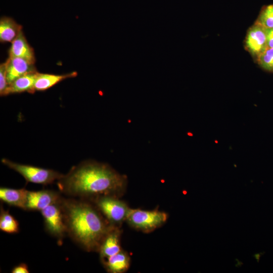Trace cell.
Here are the masks:
<instances>
[{
	"label": "cell",
	"instance_id": "6da1fadb",
	"mask_svg": "<svg viewBox=\"0 0 273 273\" xmlns=\"http://www.w3.org/2000/svg\"><path fill=\"white\" fill-rule=\"evenodd\" d=\"M126 177L106 164L86 161L73 167L57 180L59 190L75 197L112 196L122 190Z\"/></svg>",
	"mask_w": 273,
	"mask_h": 273
},
{
	"label": "cell",
	"instance_id": "7a4b0ae2",
	"mask_svg": "<svg viewBox=\"0 0 273 273\" xmlns=\"http://www.w3.org/2000/svg\"><path fill=\"white\" fill-rule=\"evenodd\" d=\"M60 203L67 234L84 250H99L111 225H108L99 212L87 202L62 198Z\"/></svg>",
	"mask_w": 273,
	"mask_h": 273
},
{
	"label": "cell",
	"instance_id": "3957f363",
	"mask_svg": "<svg viewBox=\"0 0 273 273\" xmlns=\"http://www.w3.org/2000/svg\"><path fill=\"white\" fill-rule=\"evenodd\" d=\"M2 162L20 174L28 182L43 185L51 184L60 179L63 174L55 170L22 164L3 158Z\"/></svg>",
	"mask_w": 273,
	"mask_h": 273
},
{
	"label": "cell",
	"instance_id": "277c9868",
	"mask_svg": "<svg viewBox=\"0 0 273 273\" xmlns=\"http://www.w3.org/2000/svg\"><path fill=\"white\" fill-rule=\"evenodd\" d=\"M167 219V215L163 212L130 209L126 219L133 227L149 231L161 225Z\"/></svg>",
	"mask_w": 273,
	"mask_h": 273
},
{
	"label": "cell",
	"instance_id": "5b68a950",
	"mask_svg": "<svg viewBox=\"0 0 273 273\" xmlns=\"http://www.w3.org/2000/svg\"><path fill=\"white\" fill-rule=\"evenodd\" d=\"M99 210L112 224H117L126 219L130 210L123 202L112 196H103L95 201Z\"/></svg>",
	"mask_w": 273,
	"mask_h": 273
},
{
	"label": "cell",
	"instance_id": "8992f818",
	"mask_svg": "<svg viewBox=\"0 0 273 273\" xmlns=\"http://www.w3.org/2000/svg\"><path fill=\"white\" fill-rule=\"evenodd\" d=\"M61 200L57 203L48 206L40 211L43 218L47 232L59 241L62 240L67 234L64 213L60 203Z\"/></svg>",
	"mask_w": 273,
	"mask_h": 273
},
{
	"label": "cell",
	"instance_id": "52a82bcc",
	"mask_svg": "<svg viewBox=\"0 0 273 273\" xmlns=\"http://www.w3.org/2000/svg\"><path fill=\"white\" fill-rule=\"evenodd\" d=\"M62 198L59 193L52 190L28 191L25 210L41 211Z\"/></svg>",
	"mask_w": 273,
	"mask_h": 273
},
{
	"label": "cell",
	"instance_id": "ba28073f",
	"mask_svg": "<svg viewBox=\"0 0 273 273\" xmlns=\"http://www.w3.org/2000/svg\"><path fill=\"white\" fill-rule=\"evenodd\" d=\"M245 46L247 51L256 59L267 48L265 28L255 23L247 31Z\"/></svg>",
	"mask_w": 273,
	"mask_h": 273
},
{
	"label": "cell",
	"instance_id": "9c48e42d",
	"mask_svg": "<svg viewBox=\"0 0 273 273\" xmlns=\"http://www.w3.org/2000/svg\"><path fill=\"white\" fill-rule=\"evenodd\" d=\"M6 62L9 85L26 74L36 71L33 64L21 58L9 57Z\"/></svg>",
	"mask_w": 273,
	"mask_h": 273
},
{
	"label": "cell",
	"instance_id": "30bf717a",
	"mask_svg": "<svg viewBox=\"0 0 273 273\" xmlns=\"http://www.w3.org/2000/svg\"><path fill=\"white\" fill-rule=\"evenodd\" d=\"M99 251L103 261L121 251L120 245V233L112 227L103 238Z\"/></svg>",
	"mask_w": 273,
	"mask_h": 273
},
{
	"label": "cell",
	"instance_id": "8fae6325",
	"mask_svg": "<svg viewBox=\"0 0 273 273\" xmlns=\"http://www.w3.org/2000/svg\"><path fill=\"white\" fill-rule=\"evenodd\" d=\"M11 43L9 57L21 58L34 64L35 58L34 51L28 43L22 30Z\"/></svg>",
	"mask_w": 273,
	"mask_h": 273
},
{
	"label": "cell",
	"instance_id": "7c38bea8",
	"mask_svg": "<svg viewBox=\"0 0 273 273\" xmlns=\"http://www.w3.org/2000/svg\"><path fill=\"white\" fill-rule=\"evenodd\" d=\"M28 191L25 189L0 188V199L10 206L25 210Z\"/></svg>",
	"mask_w": 273,
	"mask_h": 273
},
{
	"label": "cell",
	"instance_id": "4fadbf2b",
	"mask_svg": "<svg viewBox=\"0 0 273 273\" xmlns=\"http://www.w3.org/2000/svg\"><path fill=\"white\" fill-rule=\"evenodd\" d=\"M37 72L34 71L26 74L15 80L9 85L4 96L23 92L34 93V83Z\"/></svg>",
	"mask_w": 273,
	"mask_h": 273
},
{
	"label": "cell",
	"instance_id": "5bb4252c",
	"mask_svg": "<svg viewBox=\"0 0 273 273\" xmlns=\"http://www.w3.org/2000/svg\"><path fill=\"white\" fill-rule=\"evenodd\" d=\"M77 75L76 72L62 75L37 72L34 83L35 91L47 90L60 81L67 78L75 77Z\"/></svg>",
	"mask_w": 273,
	"mask_h": 273
},
{
	"label": "cell",
	"instance_id": "9a60e30c",
	"mask_svg": "<svg viewBox=\"0 0 273 273\" xmlns=\"http://www.w3.org/2000/svg\"><path fill=\"white\" fill-rule=\"evenodd\" d=\"M21 30H22V26L12 18L5 16L1 18V42H12Z\"/></svg>",
	"mask_w": 273,
	"mask_h": 273
},
{
	"label": "cell",
	"instance_id": "2e32d148",
	"mask_svg": "<svg viewBox=\"0 0 273 273\" xmlns=\"http://www.w3.org/2000/svg\"><path fill=\"white\" fill-rule=\"evenodd\" d=\"M107 270L111 273H121L127 270L130 264L128 254L122 250L103 261Z\"/></svg>",
	"mask_w": 273,
	"mask_h": 273
},
{
	"label": "cell",
	"instance_id": "e0dca14e",
	"mask_svg": "<svg viewBox=\"0 0 273 273\" xmlns=\"http://www.w3.org/2000/svg\"><path fill=\"white\" fill-rule=\"evenodd\" d=\"M0 230L8 234H16L19 232V225L18 221L4 208L1 207Z\"/></svg>",
	"mask_w": 273,
	"mask_h": 273
},
{
	"label": "cell",
	"instance_id": "ac0fdd59",
	"mask_svg": "<svg viewBox=\"0 0 273 273\" xmlns=\"http://www.w3.org/2000/svg\"><path fill=\"white\" fill-rule=\"evenodd\" d=\"M255 23L265 28H273V4L263 8Z\"/></svg>",
	"mask_w": 273,
	"mask_h": 273
},
{
	"label": "cell",
	"instance_id": "d6986e66",
	"mask_svg": "<svg viewBox=\"0 0 273 273\" xmlns=\"http://www.w3.org/2000/svg\"><path fill=\"white\" fill-rule=\"evenodd\" d=\"M256 60L262 69L273 72V48H267Z\"/></svg>",
	"mask_w": 273,
	"mask_h": 273
},
{
	"label": "cell",
	"instance_id": "ffe728a7",
	"mask_svg": "<svg viewBox=\"0 0 273 273\" xmlns=\"http://www.w3.org/2000/svg\"><path fill=\"white\" fill-rule=\"evenodd\" d=\"M9 86L7 76L6 62L0 65V94L4 96V94Z\"/></svg>",
	"mask_w": 273,
	"mask_h": 273
},
{
	"label": "cell",
	"instance_id": "44dd1931",
	"mask_svg": "<svg viewBox=\"0 0 273 273\" xmlns=\"http://www.w3.org/2000/svg\"><path fill=\"white\" fill-rule=\"evenodd\" d=\"M12 273H29L28 266L26 264L21 263L15 266L12 269Z\"/></svg>",
	"mask_w": 273,
	"mask_h": 273
},
{
	"label": "cell",
	"instance_id": "7402d4cb",
	"mask_svg": "<svg viewBox=\"0 0 273 273\" xmlns=\"http://www.w3.org/2000/svg\"><path fill=\"white\" fill-rule=\"evenodd\" d=\"M265 29L266 32L267 48H273V28H265Z\"/></svg>",
	"mask_w": 273,
	"mask_h": 273
}]
</instances>
